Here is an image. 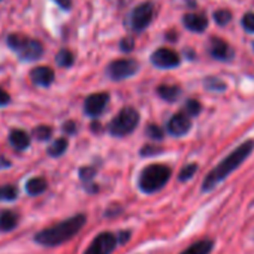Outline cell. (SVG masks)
<instances>
[{"instance_id":"obj_1","label":"cell","mask_w":254,"mask_h":254,"mask_svg":"<svg viewBox=\"0 0 254 254\" xmlns=\"http://www.w3.org/2000/svg\"><path fill=\"white\" fill-rule=\"evenodd\" d=\"M254 151V139H247L241 145H238L229 156H226L203 180L202 191L208 193L214 190L218 184H221L229 175H232Z\"/></svg>"},{"instance_id":"obj_2","label":"cell","mask_w":254,"mask_h":254,"mask_svg":"<svg viewBox=\"0 0 254 254\" xmlns=\"http://www.w3.org/2000/svg\"><path fill=\"white\" fill-rule=\"evenodd\" d=\"M87 223V215L76 214L59 224H54L51 227H47L35 235V241L45 247H57L69 239H72L78 232L82 229V226Z\"/></svg>"},{"instance_id":"obj_3","label":"cell","mask_w":254,"mask_h":254,"mask_svg":"<svg viewBox=\"0 0 254 254\" xmlns=\"http://www.w3.org/2000/svg\"><path fill=\"white\" fill-rule=\"evenodd\" d=\"M171 175H172V171L169 166L150 165L144 168V171L139 175V189L147 194L156 193L168 184Z\"/></svg>"},{"instance_id":"obj_4","label":"cell","mask_w":254,"mask_h":254,"mask_svg":"<svg viewBox=\"0 0 254 254\" xmlns=\"http://www.w3.org/2000/svg\"><path fill=\"white\" fill-rule=\"evenodd\" d=\"M139 123V112L135 108L121 109L109 124V133L114 136H127L130 135Z\"/></svg>"},{"instance_id":"obj_5","label":"cell","mask_w":254,"mask_h":254,"mask_svg":"<svg viewBox=\"0 0 254 254\" xmlns=\"http://www.w3.org/2000/svg\"><path fill=\"white\" fill-rule=\"evenodd\" d=\"M154 12H156V5H154V2H151V0H147V2L136 5L129 14L130 29L136 33L144 32L153 23Z\"/></svg>"},{"instance_id":"obj_6","label":"cell","mask_w":254,"mask_h":254,"mask_svg":"<svg viewBox=\"0 0 254 254\" xmlns=\"http://www.w3.org/2000/svg\"><path fill=\"white\" fill-rule=\"evenodd\" d=\"M139 70V63L135 59H118L109 63L106 72L112 81H123L133 76Z\"/></svg>"},{"instance_id":"obj_7","label":"cell","mask_w":254,"mask_h":254,"mask_svg":"<svg viewBox=\"0 0 254 254\" xmlns=\"http://www.w3.org/2000/svg\"><path fill=\"white\" fill-rule=\"evenodd\" d=\"M150 60L159 69H174V67H178L180 63H181L180 54L175 53L171 48H159V50H156L151 54Z\"/></svg>"},{"instance_id":"obj_8","label":"cell","mask_w":254,"mask_h":254,"mask_svg":"<svg viewBox=\"0 0 254 254\" xmlns=\"http://www.w3.org/2000/svg\"><path fill=\"white\" fill-rule=\"evenodd\" d=\"M115 247L117 238L109 232H103L93 239L84 254H111Z\"/></svg>"},{"instance_id":"obj_9","label":"cell","mask_w":254,"mask_h":254,"mask_svg":"<svg viewBox=\"0 0 254 254\" xmlns=\"http://www.w3.org/2000/svg\"><path fill=\"white\" fill-rule=\"evenodd\" d=\"M208 51L211 57L218 62H232L235 57V50L229 45V42H226L221 38H211Z\"/></svg>"},{"instance_id":"obj_10","label":"cell","mask_w":254,"mask_h":254,"mask_svg":"<svg viewBox=\"0 0 254 254\" xmlns=\"http://www.w3.org/2000/svg\"><path fill=\"white\" fill-rule=\"evenodd\" d=\"M108 102H109V94L108 93H94V94H90L85 99L84 112L88 117H99L105 111Z\"/></svg>"},{"instance_id":"obj_11","label":"cell","mask_w":254,"mask_h":254,"mask_svg":"<svg viewBox=\"0 0 254 254\" xmlns=\"http://www.w3.org/2000/svg\"><path fill=\"white\" fill-rule=\"evenodd\" d=\"M17 54L23 62H36L44 56V45L36 39L27 38V41L17 51Z\"/></svg>"},{"instance_id":"obj_12","label":"cell","mask_w":254,"mask_h":254,"mask_svg":"<svg viewBox=\"0 0 254 254\" xmlns=\"http://www.w3.org/2000/svg\"><path fill=\"white\" fill-rule=\"evenodd\" d=\"M191 129V121L190 117H187L184 112L175 114L169 123H168V130L172 136H184Z\"/></svg>"},{"instance_id":"obj_13","label":"cell","mask_w":254,"mask_h":254,"mask_svg":"<svg viewBox=\"0 0 254 254\" xmlns=\"http://www.w3.org/2000/svg\"><path fill=\"white\" fill-rule=\"evenodd\" d=\"M183 24L187 30L193 32V33H203L208 29V18L203 14H197V12H190L186 14L183 17Z\"/></svg>"},{"instance_id":"obj_14","label":"cell","mask_w":254,"mask_h":254,"mask_svg":"<svg viewBox=\"0 0 254 254\" xmlns=\"http://www.w3.org/2000/svg\"><path fill=\"white\" fill-rule=\"evenodd\" d=\"M30 79L38 87H50L56 79V73L48 66H38L30 72Z\"/></svg>"},{"instance_id":"obj_15","label":"cell","mask_w":254,"mask_h":254,"mask_svg":"<svg viewBox=\"0 0 254 254\" xmlns=\"http://www.w3.org/2000/svg\"><path fill=\"white\" fill-rule=\"evenodd\" d=\"M9 142H11V145L15 150L23 151V150H27L29 148V145H30V136L24 130L15 129V130H11V133H9Z\"/></svg>"},{"instance_id":"obj_16","label":"cell","mask_w":254,"mask_h":254,"mask_svg":"<svg viewBox=\"0 0 254 254\" xmlns=\"http://www.w3.org/2000/svg\"><path fill=\"white\" fill-rule=\"evenodd\" d=\"M212 250H214L212 239H200V241L191 244L189 248H186L181 254H209Z\"/></svg>"},{"instance_id":"obj_17","label":"cell","mask_w":254,"mask_h":254,"mask_svg":"<svg viewBox=\"0 0 254 254\" xmlns=\"http://www.w3.org/2000/svg\"><path fill=\"white\" fill-rule=\"evenodd\" d=\"M183 90L178 87V85H168V84H163L157 88V94L166 100V102H177L181 96Z\"/></svg>"},{"instance_id":"obj_18","label":"cell","mask_w":254,"mask_h":254,"mask_svg":"<svg viewBox=\"0 0 254 254\" xmlns=\"http://www.w3.org/2000/svg\"><path fill=\"white\" fill-rule=\"evenodd\" d=\"M18 224V215L12 211H2L0 212V230L9 232Z\"/></svg>"},{"instance_id":"obj_19","label":"cell","mask_w":254,"mask_h":254,"mask_svg":"<svg viewBox=\"0 0 254 254\" xmlns=\"http://www.w3.org/2000/svg\"><path fill=\"white\" fill-rule=\"evenodd\" d=\"M48 184L44 178H30L26 184V191L30 194V196H38L41 193H44L47 190Z\"/></svg>"},{"instance_id":"obj_20","label":"cell","mask_w":254,"mask_h":254,"mask_svg":"<svg viewBox=\"0 0 254 254\" xmlns=\"http://www.w3.org/2000/svg\"><path fill=\"white\" fill-rule=\"evenodd\" d=\"M56 63H57L60 67L67 69V67H70V66L75 63V56H73V53H72L70 50L63 48V50H60V51L57 53V56H56Z\"/></svg>"},{"instance_id":"obj_21","label":"cell","mask_w":254,"mask_h":254,"mask_svg":"<svg viewBox=\"0 0 254 254\" xmlns=\"http://www.w3.org/2000/svg\"><path fill=\"white\" fill-rule=\"evenodd\" d=\"M212 18H214L217 26L223 27V26H227L232 21L233 15H232V12L229 9H218V11H215L212 14Z\"/></svg>"},{"instance_id":"obj_22","label":"cell","mask_w":254,"mask_h":254,"mask_svg":"<svg viewBox=\"0 0 254 254\" xmlns=\"http://www.w3.org/2000/svg\"><path fill=\"white\" fill-rule=\"evenodd\" d=\"M27 41V36L26 35H21V33H12V35H9L8 38H6V44H8V47L12 50V51H18L21 47H23V44Z\"/></svg>"},{"instance_id":"obj_23","label":"cell","mask_w":254,"mask_h":254,"mask_svg":"<svg viewBox=\"0 0 254 254\" xmlns=\"http://www.w3.org/2000/svg\"><path fill=\"white\" fill-rule=\"evenodd\" d=\"M203 85H205V88H206V90H209V91L221 93V91H224V90H226V84H224L221 79L215 78V76H208V78H205Z\"/></svg>"},{"instance_id":"obj_24","label":"cell","mask_w":254,"mask_h":254,"mask_svg":"<svg viewBox=\"0 0 254 254\" xmlns=\"http://www.w3.org/2000/svg\"><path fill=\"white\" fill-rule=\"evenodd\" d=\"M66 150H67V141H66L64 138H62V139L54 141L53 145H50L48 154H50L51 157H60Z\"/></svg>"},{"instance_id":"obj_25","label":"cell","mask_w":254,"mask_h":254,"mask_svg":"<svg viewBox=\"0 0 254 254\" xmlns=\"http://www.w3.org/2000/svg\"><path fill=\"white\" fill-rule=\"evenodd\" d=\"M200 111H202V105L197 100H194V99L187 100L186 105H184V114L187 117H196V115L200 114Z\"/></svg>"},{"instance_id":"obj_26","label":"cell","mask_w":254,"mask_h":254,"mask_svg":"<svg viewBox=\"0 0 254 254\" xmlns=\"http://www.w3.org/2000/svg\"><path fill=\"white\" fill-rule=\"evenodd\" d=\"M196 171H197V165L196 163H190V165H187V166H184L181 169V172L178 175V180L181 183H186V181H189V180H191L194 177Z\"/></svg>"},{"instance_id":"obj_27","label":"cell","mask_w":254,"mask_h":254,"mask_svg":"<svg viewBox=\"0 0 254 254\" xmlns=\"http://www.w3.org/2000/svg\"><path fill=\"white\" fill-rule=\"evenodd\" d=\"M33 135L39 141H48L51 138V135H53V130H51V127H48V126H39L38 129H35Z\"/></svg>"},{"instance_id":"obj_28","label":"cell","mask_w":254,"mask_h":254,"mask_svg":"<svg viewBox=\"0 0 254 254\" xmlns=\"http://www.w3.org/2000/svg\"><path fill=\"white\" fill-rule=\"evenodd\" d=\"M241 24H242V27H244L245 32L254 33V14H253V12L244 14V17H242V20H241Z\"/></svg>"},{"instance_id":"obj_29","label":"cell","mask_w":254,"mask_h":254,"mask_svg":"<svg viewBox=\"0 0 254 254\" xmlns=\"http://www.w3.org/2000/svg\"><path fill=\"white\" fill-rule=\"evenodd\" d=\"M147 135L151 138V139H156V141H162L163 139V130L160 129V127L157 124H150L147 127Z\"/></svg>"},{"instance_id":"obj_30","label":"cell","mask_w":254,"mask_h":254,"mask_svg":"<svg viewBox=\"0 0 254 254\" xmlns=\"http://www.w3.org/2000/svg\"><path fill=\"white\" fill-rule=\"evenodd\" d=\"M120 50L123 53H130V51H133L135 50V41H133V38H130V36L123 38L120 41Z\"/></svg>"},{"instance_id":"obj_31","label":"cell","mask_w":254,"mask_h":254,"mask_svg":"<svg viewBox=\"0 0 254 254\" xmlns=\"http://www.w3.org/2000/svg\"><path fill=\"white\" fill-rule=\"evenodd\" d=\"M17 199V189L14 186L2 187V200H14Z\"/></svg>"},{"instance_id":"obj_32","label":"cell","mask_w":254,"mask_h":254,"mask_svg":"<svg viewBox=\"0 0 254 254\" xmlns=\"http://www.w3.org/2000/svg\"><path fill=\"white\" fill-rule=\"evenodd\" d=\"M96 175V171L93 168H81L79 169V178L84 183H90L93 180V177Z\"/></svg>"},{"instance_id":"obj_33","label":"cell","mask_w":254,"mask_h":254,"mask_svg":"<svg viewBox=\"0 0 254 254\" xmlns=\"http://www.w3.org/2000/svg\"><path fill=\"white\" fill-rule=\"evenodd\" d=\"M157 153H162V150L157 148V147H154V145H145V147L141 150V154L145 156V157H148V156H151V154H157Z\"/></svg>"},{"instance_id":"obj_34","label":"cell","mask_w":254,"mask_h":254,"mask_svg":"<svg viewBox=\"0 0 254 254\" xmlns=\"http://www.w3.org/2000/svg\"><path fill=\"white\" fill-rule=\"evenodd\" d=\"M53 2L63 11H70L72 8V0H53Z\"/></svg>"},{"instance_id":"obj_35","label":"cell","mask_w":254,"mask_h":254,"mask_svg":"<svg viewBox=\"0 0 254 254\" xmlns=\"http://www.w3.org/2000/svg\"><path fill=\"white\" fill-rule=\"evenodd\" d=\"M9 100H11L9 94H8L3 88H0V106L8 105V103H9Z\"/></svg>"},{"instance_id":"obj_36","label":"cell","mask_w":254,"mask_h":254,"mask_svg":"<svg viewBox=\"0 0 254 254\" xmlns=\"http://www.w3.org/2000/svg\"><path fill=\"white\" fill-rule=\"evenodd\" d=\"M63 129H64V132H66V133H69V135H73V133L76 132V124H75L73 121H67V123L64 124Z\"/></svg>"},{"instance_id":"obj_37","label":"cell","mask_w":254,"mask_h":254,"mask_svg":"<svg viewBox=\"0 0 254 254\" xmlns=\"http://www.w3.org/2000/svg\"><path fill=\"white\" fill-rule=\"evenodd\" d=\"M129 238H130V232L129 230H127V232H121L120 233V236H118V242H121V244H126L127 241H129Z\"/></svg>"},{"instance_id":"obj_38","label":"cell","mask_w":254,"mask_h":254,"mask_svg":"<svg viewBox=\"0 0 254 254\" xmlns=\"http://www.w3.org/2000/svg\"><path fill=\"white\" fill-rule=\"evenodd\" d=\"M0 166H5V168H8V166H9V162H8V160H5L3 157H0Z\"/></svg>"},{"instance_id":"obj_39","label":"cell","mask_w":254,"mask_h":254,"mask_svg":"<svg viewBox=\"0 0 254 254\" xmlns=\"http://www.w3.org/2000/svg\"><path fill=\"white\" fill-rule=\"evenodd\" d=\"M91 129H93L94 132H96V129H97V132H99V130L102 129V127H100V124H99V123H96V121H94V123H93V126H91Z\"/></svg>"},{"instance_id":"obj_40","label":"cell","mask_w":254,"mask_h":254,"mask_svg":"<svg viewBox=\"0 0 254 254\" xmlns=\"http://www.w3.org/2000/svg\"><path fill=\"white\" fill-rule=\"evenodd\" d=\"M0 200H2V187H0Z\"/></svg>"},{"instance_id":"obj_41","label":"cell","mask_w":254,"mask_h":254,"mask_svg":"<svg viewBox=\"0 0 254 254\" xmlns=\"http://www.w3.org/2000/svg\"><path fill=\"white\" fill-rule=\"evenodd\" d=\"M2 2H3V0H0V3H2Z\"/></svg>"},{"instance_id":"obj_42","label":"cell","mask_w":254,"mask_h":254,"mask_svg":"<svg viewBox=\"0 0 254 254\" xmlns=\"http://www.w3.org/2000/svg\"><path fill=\"white\" fill-rule=\"evenodd\" d=\"M253 48H254V44H253Z\"/></svg>"}]
</instances>
